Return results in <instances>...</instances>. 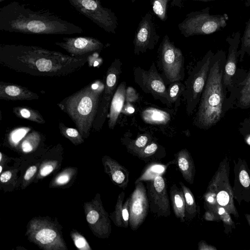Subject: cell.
Returning a JSON list of instances; mask_svg holds the SVG:
<instances>
[{
	"label": "cell",
	"mask_w": 250,
	"mask_h": 250,
	"mask_svg": "<svg viewBox=\"0 0 250 250\" xmlns=\"http://www.w3.org/2000/svg\"><path fill=\"white\" fill-rule=\"evenodd\" d=\"M86 61V57L70 56L36 46L0 45L1 64L35 76H64L81 68Z\"/></svg>",
	"instance_id": "obj_1"
},
{
	"label": "cell",
	"mask_w": 250,
	"mask_h": 250,
	"mask_svg": "<svg viewBox=\"0 0 250 250\" xmlns=\"http://www.w3.org/2000/svg\"><path fill=\"white\" fill-rule=\"evenodd\" d=\"M0 30L37 35H71L84 32L80 27L47 9L14 1L0 8Z\"/></svg>",
	"instance_id": "obj_2"
},
{
	"label": "cell",
	"mask_w": 250,
	"mask_h": 250,
	"mask_svg": "<svg viewBox=\"0 0 250 250\" xmlns=\"http://www.w3.org/2000/svg\"><path fill=\"white\" fill-rule=\"evenodd\" d=\"M104 84L97 80L62 100L58 105L71 119L83 138L90 135Z\"/></svg>",
	"instance_id": "obj_3"
},
{
	"label": "cell",
	"mask_w": 250,
	"mask_h": 250,
	"mask_svg": "<svg viewBox=\"0 0 250 250\" xmlns=\"http://www.w3.org/2000/svg\"><path fill=\"white\" fill-rule=\"evenodd\" d=\"M222 72L216 62L209 72L194 123L201 128H209L220 120L224 95L222 84Z\"/></svg>",
	"instance_id": "obj_4"
},
{
	"label": "cell",
	"mask_w": 250,
	"mask_h": 250,
	"mask_svg": "<svg viewBox=\"0 0 250 250\" xmlns=\"http://www.w3.org/2000/svg\"><path fill=\"white\" fill-rule=\"evenodd\" d=\"M229 163L230 159L227 156L220 162L204 194V208L215 211L217 206H220L238 218L239 215L234 205L232 188L229 180Z\"/></svg>",
	"instance_id": "obj_5"
},
{
	"label": "cell",
	"mask_w": 250,
	"mask_h": 250,
	"mask_svg": "<svg viewBox=\"0 0 250 250\" xmlns=\"http://www.w3.org/2000/svg\"><path fill=\"white\" fill-rule=\"evenodd\" d=\"M26 235L28 239L47 250H65L66 246L57 228L45 219L35 218L27 226Z\"/></svg>",
	"instance_id": "obj_6"
},
{
	"label": "cell",
	"mask_w": 250,
	"mask_h": 250,
	"mask_svg": "<svg viewBox=\"0 0 250 250\" xmlns=\"http://www.w3.org/2000/svg\"><path fill=\"white\" fill-rule=\"evenodd\" d=\"M227 15H210L208 12L191 13L179 25L181 33L186 37L212 34L227 24Z\"/></svg>",
	"instance_id": "obj_7"
},
{
	"label": "cell",
	"mask_w": 250,
	"mask_h": 250,
	"mask_svg": "<svg viewBox=\"0 0 250 250\" xmlns=\"http://www.w3.org/2000/svg\"><path fill=\"white\" fill-rule=\"evenodd\" d=\"M78 12L108 33H115L117 19L115 14L102 6L100 0H68Z\"/></svg>",
	"instance_id": "obj_8"
},
{
	"label": "cell",
	"mask_w": 250,
	"mask_h": 250,
	"mask_svg": "<svg viewBox=\"0 0 250 250\" xmlns=\"http://www.w3.org/2000/svg\"><path fill=\"white\" fill-rule=\"evenodd\" d=\"M121 65L122 63L120 60L116 59L106 72L104 88L92 125V128L95 131L100 130L105 121L110 103L116 91L115 89L121 72Z\"/></svg>",
	"instance_id": "obj_9"
},
{
	"label": "cell",
	"mask_w": 250,
	"mask_h": 250,
	"mask_svg": "<svg viewBox=\"0 0 250 250\" xmlns=\"http://www.w3.org/2000/svg\"><path fill=\"white\" fill-rule=\"evenodd\" d=\"M146 188L150 211L158 217L169 216L170 205L166 180L161 175H157L147 180Z\"/></svg>",
	"instance_id": "obj_10"
},
{
	"label": "cell",
	"mask_w": 250,
	"mask_h": 250,
	"mask_svg": "<svg viewBox=\"0 0 250 250\" xmlns=\"http://www.w3.org/2000/svg\"><path fill=\"white\" fill-rule=\"evenodd\" d=\"M84 208L86 220L94 234L100 238H107L111 233V221L100 195L97 194L91 201L85 203Z\"/></svg>",
	"instance_id": "obj_11"
},
{
	"label": "cell",
	"mask_w": 250,
	"mask_h": 250,
	"mask_svg": "<svg viewBox=\"0 0 250 250\" xmlns=\"http://www.w3.org/2000/svg\"><path fill=\"white\" fill-rule=\"evenodd\" d=\"M161 59L164 72L168 80L172 83L180 81L182 79L183 56L167 35L162 42Z\"/></svg>",
	"instance_id": "obj_12"
},
{
	"label": "cell",
	"mask_w": 250,
	"mask_h": 250,
	"mask_svg": "<svg viewBox=\"0 0 250 250\" xmlns=\"http://www.w3.org/2000/svg\"><path fill=\"white\" fill-rule=\"evenodd\" d=\"M129 197V226L136 231L146 220L149 209L147 189L142 181L135 183Z\"/></svg>",
	"instance_id": "obj_13"
},
{
	"label": "cell",
	"mask_w": 250,
	"mask_h": 250,
	"mask_svg": "<svg viewBox=\"0 0 250 250\" xmlns=\"http://www.w3.org/2000/svg\"><path fill=\"white\" fill-rule=\"evenodd\" d=\"M210 62V57H208L198 71L193 72L185 82L184 96L186 102V111L188 115L194 110L205 86L208 78Z\"/></svg>",
	"instance_id": "obj_14"
},
{
	"label": "cell",
	"mask_w": 250,
	"mask_h": 250,
	"mask_svg": "<svg viewBox=\"0 0 250 250\" xmlns=\"http://www.w3.org/2000/svg\"><path fill=\"white\" fill-rule=\"evenodd\" d=\"M55 44L77 58L86 57L92 53L100 52L104 46L99 40L91 37H64Z\"/></svg>",
	"instance_id": "obj_15"
},
{
	"label": "cell",
	"mask_w": 250,
	"mask_h": 250,
	"mask_svg": "<svg viewBox=\"0 0 250 250\" xmlns=\"http://www.w3.org/2000/svg\"><path fill=\"white\" fill-rule=\"evenodd\" d=\"M234 199L241 205L243 201L250 202V169L246 160L240 158L233 160Z\"/></svg>",
	"instance_id": "obj_16"
},
{
	"label": "cell",
	"mask_w": 250,
	"mask_h": 250,
	"mask_svg": "<svg viewBox=\"0 0 250 250\" xmlns=\"http://www.w3.org/2000/svg\"><path fill=\"white\" fill-rule=\"evenodd\" d=\"M152 16L148 13L144 17L138 27L134 40V52H145L152 49L159 40Z\"/></svg>",
	"instance_id": "obj_17"
},
{
	"label": "cell",
	"mask_w": 250,
	"mask_h": 250,
	"mask_svg": "<svg viewBox=\"0 0 250 250\" xmlns=\"http://www.w3.org/2000/svg\"><path fill=\"white\" fill-rule=\"evenodd\" d=\"M139 72L140 73L139 75L135 74L136 82L142 88L154 96L165 99L167 103H169L165 84L157 72L155 66L153 64L148 71L141 70Z\"/></svg>",
	"instance_id": "obj_18"
},
{
	"label": "cell",
	"mask_w": 250,
	"mask_h": 250,
	"mask_svg": "<svg viewBox=\"0 0 250 250\" xmlns=\"http://www.w3.org/2000/svg\"><path fill=\"white\" fill-rule=\"evenodd\" d=\"M105 172L109 176L112 182L124 190L129 182V172L128 169L116 160L107 156L102 159Z\"/></svg>",
	"instance_id": "obj_19"
},
{
	"label": "cell",
	"mask_w": 250,
	"mask_h": 250,
	"mask_svg": "<svg viewBox=\"0 0 250 250\" xmlns=\"http://www.w3.org/2000/svg\"><path fill=\"white\" fill-rule=\"evenodd\" d=\"M39 96L28 88L17 84L0 83V99L12 101L37 100Z\"/></svg>",
	"instance_id": "obj_20"
},
{
	"label": "cell",
	"mask_w": 250,
	"mask_h": 250,
	"mask_svg": "<svg viewBox=\"0 0 250 250\" xmlns=\"http://www.w3.org/2000/svg\"><path fill=\"white\" fill-rule=\"evenodd\" d=\"M173 160L185 180L188 184H192L195 175V167L189 151L186 148L180 150L175 154Z\"/></svg>",
	"instance_id": "obj_21"
},
{
	"label": "cell",
	"mask_w": 250,
	"mask_h": 250,
	"mask_svg": "<svg viewBox=\"0 0 250 250\" xmlns=\"http://www.w3.org/2000/svg\"><path fill=\"white\" fill-rule=\"evenodd\" d=\"M125 196L124 191L118 195L115 210L109 217L115 226L118 227L127 228L129 226V197L124 202Z\"/></svg>",
	"instance_id": "obj_22"
},
{
	"label": "cell",
	"mask_w": 250,
	"mask_h": 250,
	"mask_svg": "<svg viewBox=\"0 0 250 250\" xmlns=\"http://www.w3.org/2000/svg\"><path fill=\"white\" fill-rule=\"evenodd\" d=\"M125 83L122 82L117 87L112 99L109 114L108 127L113 129L122 110L125 100Z\"/></svg>",
	"instance_id": "obj_23"
},
{
	"label": "cell",
	"mask_w": 250,
	"mask_h": 250,
	"mask_svg": "<svg viewBox=\"0 0 250 250\" xmlns=\"http://www.w3.org/2000/svg\"><path fill=\"white\" fill-rule=\"evenodd\" d=\"M240 33H236L233 38H229L227 40L229 42V55L227 62L225 66L224 82L226 85H229L231 83V78L236 70L237 49L239 43Z\"/></svg>",
	"instance_id": "obj_24"
},
{
	"label": "cell",
	"mask_w": 250,
	"mask_h": 250,
	"mask_svg": "<svg viewBox=\"0 0 250 250\" xmlns=\"http://www.w3.org/2000/svg\"><path fill=\"white\" fill-rule=\"evenodd\" d=\"M170 199L173 211L177 219L182 223L186 221V203L183 192L180 187L173 184L169 191Z\"/></svg>",
	"instance_id": "obj_25"
},
{
	"label": "cell",
	"mask_w": 250,
	"mask_h": 250,
	"mask_svg": "<svg viewBox=\"0 0 250 250\" xmlns=\"http://www.w3.org/2000/svg\"><path fill=\"white\" fill-rule=\"evenodd\" d=\"M141 116L146 123L153 125H165L170 120L168 113L154 107L146 108L142 111Z\"/></svg>",
	"instance_id": "obj_26"
},
{
	"label": "cell",
	"mask_w": 250,
	"mask_h": 250,
	"mask_svg": "<svg viewBox=\"0 0 250 250\" xmlns=\"http://www.w3.org/2000/svg\"><path fill=\"white\" fill-rule=\"evenodd\" d=\"M180 187L183 192L186 203V220L193 219L197 213V206L194 196L190 189L182 182H179Z\"/></svg>",
	"instance_id": "obj_27"
},
{
	"label": "cell",
	"mask_w": 250,
	"mask_h": 250,
	"mask_svg": "<svg viewBox=\"0 0 250 250\" xmlns=\"http://www.w3.org/2000/svg\"><path fill=\"white\" fill-rule=\"evenodd\" d=\"M13 112L20 118L25 119L38 124H44L45 121L41 113L36 110L25 106H17L13 108Z\"/></svg>",
	"instance_id": "obj_28"
},
{
	"label": "cell",
	"mask_w": 250,
	"mask_h": 250,
	"mask_svg": "<svg viewBox=\"0 0 250 250\" xmlns=\"http://www.w3.org/2000/svg\"><path fill=\"white\" fill-rule=\"evenodd\" d=\"M41 136L37 131H33L25 136L21 142V148L23 152L28 153L33 151L38 147Z\"/></svg>",
	"instance_id": "obj_29"
},
{
	"label": "cell",
	"mask_w": 250,
	"mask_h": 250,
	"mask_svg": "<svg viewBox=\"0 0 250 250\" xmlns=\"http://www.w3.org/2000/svg\"><path fill=\"white\" fill-rule=\"evenodd\" d=\"M59 128L62 135L73 144L77 145L83 142V138L78 130L67 127L62 123H59Z\"/></svg>",
	"instance_id": "obj_30"
},
{
	"label": "cell",
	"mask_w": 250,
	"mask_h": 250,
	"mask_svg": "<svg viewBox=\"0 0 250 250\" xmlns=\"http://www.w3.org/2000/svg\"><path fill=\"white\" fill-rule=\"evenodd\" d=\"M216 211L223 222L225 233L228 234L231 232L232 229H235V224L231 218V214L224 208L220 206L216 207Z\"/></svg>",
	"instance_id": "obj_31"
},
{
	"label": "cell",
	"mask_w": 250,
	"mask_h": 250,
	"mask_svg": "<svg viewBox=\"0 0 250 250\" xmlns=\"http://www.w3.org/2000/svg\"><path fill=\"white\" fill-rule=\"evenodd\" d=\"M150 142V138L147 135H142L135 140L131 142L126 146L128 151L135 156L136 153Z\"/></svg>",
	"instance_id": "obj_32"
},
{
	"label": "cell",
	"mask_w": 250,
	"mask_h": 250,
	"mask_svg": "<svg viewBox=\"0 0 250 250\" xmlns=\"http://www.w3.org/2000/svg\"><path fill=\"white\" fill-rule=\"evenodd\" d=\"M159 148L158 145L155 142H151L144 148L136 153L135 156L144 161H148L153 159Z\"/></svg>",
	"instance_id": "obj_33"
},
{
	"label": "cell",
	"mask_w": 250,
	"mask_h": 250,
	"mask_svg": "<svg viewBox=\"0 0 250 250\" xmlns=\"http://www.w3.org/2000/svg\"><path fill=\"white\" fill-rule=\"evenodd\" d=\"M167 0H153V10L156 16L162 21L167 19L166 9Z\"/></svg>",
	"instance_id": "obj_34"
},
{
	"label": "cell",
	"mask_w": 250,
	"mask_h": 250,
	"mask_svg": "<svg viewBox=\"0 0 250 250\" xmlns=\"http://www.w3.org/2000/svg\"><path fill=\"white\" fill-rule=\"evenodd\" d=\"M240 101L244 106L250 105V72L241 90Z\"/></svg>",
	"instance_id": "obj_35"
},
{
	"label": "cell",
	"mask_w": 250,
	"mask_h": 250,
	"mask_svg": "<svg viewBox=\"0 0 250 250\" xmlns=\"http://www.w3.org/2000/svg\"><path fill=\"white\" fill-rule=\"evenodd\" d=\"M71 237L76 247L80 250H91L85 238L76 231L71 233Z\"/></svg>",
	"instance_id": "obj_36"
},
{
	"label": "cell",
	"mask_w": 250,
	"mask_h": 250,
	"mask_svg": "<svg viewBox=\"0 0 250 250\" xmlns=\"http://www.w3.org/2000/svg\"><path fill=\"white\" fill-rule=\"evenodd\" d=\"M29 128H18L10 133L9 137V140L10 144L12 145H17L29 131Z\"/></svg>",
	"instance_id": "obj_37"
},
{
	"label": "cell",
	"mask_w": 250,
	"mask_h": 250,
	"mask_svg": "<svg viewBox=\"0 0 250 250\" xmlns=\"http://www.w3.org/2000/svg\"><path fill=\"white\" fill-rule=\"evenodd\" d=\"M153 167L154 166L146 170V171L137 179L135 183L145 180L146 179H147L146 180H147L150 174L154 173L156 175H159V174H158V173H162L165 168L162 165H155L154 168H153Z\"/></svg>",
	"instance_id": "obj_38"
},
{
	"label": "cell",
	"mask_w": 250,
	"mask_h": 250,
	"mask_svg": "<svg viewBox=\"0 0 250 250\" xmlns=\"http://www.w3.org/2000/svg\"><path fill=\"white\" fill-rule=\"evenodd\" d=\"M249 49H250V21L246 28L242 39L241 54L243 53V55L244 52Z\"/></svg>",
	"instance_id": "obj_39"
},
{
	"label": "cell",
	"mask_w": 250,
	"mask_h": 250,
	"mask_svg": "<svg viewBox=\"0 0 250 250\" xmlns=\"http://www.w3.org/2000/svg\"><path fill=\"white\" fill-rule=\"evenodd\" d=\"M180 84L172 83L169 87L167 91L169 103L174 102L178 98L180 92Z\"/></svg>",
	"instance_id": "obj_40"
},
{
	"label": "cell",
	"mask_w": 250,
	"mask_h": 250,
	"mask_svg": "<svg viewBox=\"0 0 250 250\" xmlns=\"http://www.w3.org/2000/svg\"><path fill=\"white\" fill-rule=\"evenodd\" d=\"M71 176L70 171L63 172L56 177L55 183L59 186L65 185L70 181Z\"/></svg>",
	"instance_id": "obj_41"
},
{
	"label": "cell",
	"mask_w": 250,
	"mask_h": 250,
	"mask_svg": "<svg viewBox=\"0 0 250 250\" xmlns=\"http://www.w3.org/2000/svg\"><path fill=\"white\" fill-rule=\"evenodd\" d=\"M55 165L56 164L54 162H50L44 164L40 169V175L42 177H45L49 175L54 169Z\"/></svg>",
	"instance_id": "obj_42"
},
{
	"label": "cell",
	"mask_w": 250,
	"mask_h": 250,
	"mask_svg": "<svg viewBox=\"0 0 250 250\" xmlns=\"http://www.w3.org/2000/svg\"><path fill=\"white\" fill-rule=\"evenodd\" d=\"M139 98L136 91L132 87H128L125 92V100L127 102H134Z\"/></svg>",
	"instance_id": "obj_43"
},
{
	"label": "cell",
	"mask_w": 250,
	"mask_h": 250,
	"mask_svg": "<svg viewBox=\"0 0 250 250\" xmlns=\"http://www.w3.org/2000/svg\"><path fill=\"white\" fill-rule=\"evenodd\" d=\"M204 218L208 221L219 222L221 221L217 212L210 210H206L204 215Z\"/></svg>",
	"instance_id": "obj_44"
},
{
	"label": "cell",
	"mask_w": 250,
	"mask_h": 250,
	"mask_svg": "<svg viewBox=\"0 0 250 250\" xmlns=\"http://www.w3.org/2000/svg\"><path fill=\"white\" fill-rule=\"evenodd\" d=\"M37 169V167L36 166L29 167L24 174V180L27 181L31 179L36 172Z\"/></svg>",
	"instance_id": "obj_45"
},
{
	"label": "cell",
	"mask_w": 250,
	"mask_h": 250,
	"mask_svg": "<svg viewBox=\"0 0 250 250\" xmlns=\"http://www.w3.org/2000/svg\"><path fill=\"white\" fill-rule=\"evenodd\" d=\"M199 250H217V248L212 245L208 244L205 241H200L198 244Z\"/></svg>",
	"instance_id": "obj_46"
},
{
	"label": "cell",
	"mask_w": 250,
	"mask_h": 250,
	"mask_svg": "<svg viewBox=\"0 0 250 250\" xmlns=\"http://www.w3.org/2000/svg\"><path fill=\"white\" fill-rule=\"evenodd\" d=\"M12 177V173L10 171H6L0 175V180L1 183H6Z\"/></svg>",
	"instance_id": "obj_47"
},
{
	"label": "cell",
	"mask_w": 250,
	"mask_h": 250,
	"mask_svg": "<svg viewBox=\"0 0 250 250\" xmlns=\"http://www.w3.org/2000/svg\"><path fill=\"white\" fill-rule=\"evenodd\" d=\"M245 142L250 146V134L247 135L245 138Z\"/></svg>",
	"instance_id": "obj_48"
},
{
	"label": "cell",
	"mask_w": 250,
	"mask_h": 250,
	"mask_svg": "<svg viewBox=\"0 0 250 250\" xmlns=\"http://www.w3.org/2000/svg\"><path fill=\"white\" fill-rule=\"evenodd\" d=\"M245 217L246 219L248 222V224H249V225L250 227V214L245 213Z\"/></svg>",
	"instance_id": "obj_49"
},
{
	"label": "cell",
	"mask_w": 250,
	"mask_h": 250,
	"mask_svg": "<svg viewBox=\"0 0 250 250\" xmlns=\"http://www.w3.org/2000/svg\"><path fill=\"white\" fill-rule=\"evenodd\" d=\"M134 109L133 107H128V108H127V112L130 113H132L133 112H134Z\"/></svg>",
	"instance_id": "obj_50"
},
{
	"label": "cell",
	"mask_w": 250,
	"mask_h": 250,
	"mask_svg": "<svg viewBox=\"0 0 250 250\" xmlns=\"http://www.w3.org/2000/svg\"><path fill=\"white\" fill-rule=\"evenodd\" d=\"M1 170H2V167H1V166H0V172H1Z\"/></svg>",
	"instance_id": "obj_51"
},
{
	"label": "cell",
	"mask_w": 250,
	"mask_h": 250,
	"mask_svg": "<svg viewBox=\"0 0 250 250\" xmlns=\"http://www.w3.org/2000/svg\"><path fill=\"white\" fill-rule=\"evenodd\" d=\"M199 0L207 1V0Z\"/></svg>",
	"instance_id": "obj_52"
},
{
	"label": "cell",
	"mask_w": 250,
	"mask_h": 250,
	"mask_svg": "<svg viewBox=\"0 0 250 250\" xmlns=\"http://www.w3.org/2000/svg\"><path fill=\"white\" fill-rule=\"evenodd\" d=\"M135 0H132V2H134Z\"/></svg>",
	"instance_id": "obj_53"
},
{
	"label": "cell",
	"mask_w": 250,
	"mask_h": 250,
	"mask_svg": "<svg viewBox=\"0 0 250 250\" xmlns=\"http://www.w3.org/2000/svg\"><path fill=\"white\" fill-rule=\"evenodd\" d=\"M2 0H0V1H2Z\"/></svg>",
	"instance_id": "obj_54"
}]
</instances>
